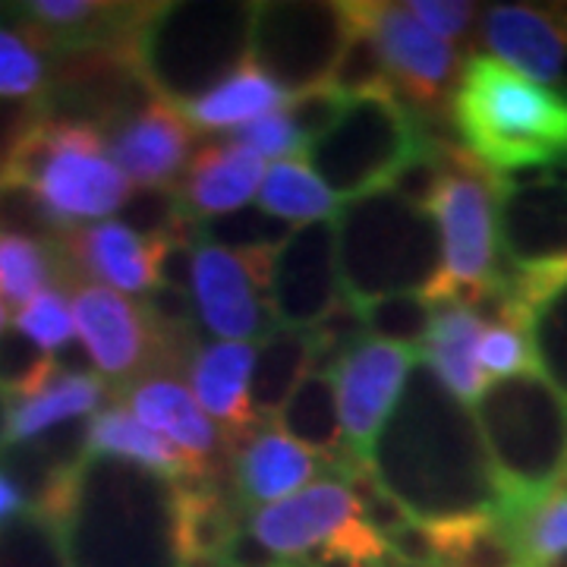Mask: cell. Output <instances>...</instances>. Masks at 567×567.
Wrapping results in <instances>:
<instances>
[{
    "label": "cell",
    "mask_w": 567,
    "mask_h": 567,
    "mask_svg": "<svg viewBox=\"0 0 567 567\" xmlns=\"http://www.w3.org/2000/svg\"><path fill=\"white\" fill-rule=\"evenodd\" d=\"M379 486L420 524H451L505 511L473 410L457 401L423 357L365 454Z\"/></svg>",
    "instance_id": "obj_1"
},
{
    "label": "cell",
    "mask_w": 567,
    "mask_h": 567,
    "mask_svg": "<svg viewBox=\"0 0 567 567\" xmlns=\"http://www.w3.org/2000/svg\"><path fill=\"white\" fill-rule=\"evenodd\" d=\"M70 567H183L177 480L107 454H82L61 517Z\"/></svg>",
    "instance_id": "obj_2"
},
{
    "label": "cell",
    "mask_w": 567,
    "mask_h": 567,
    "mask_svg": "<svg viewBox=\"0 0 567 567\" xmlns=\"http://www.w3.org/2000/svg\"><path fill=\"white\" fill-rule=\"evenodd\" d=\"M451 117L464 152L492 174L567 162V92L527 80L488 54L464 63Z\"/></svg>",
    "instance_id": "obj_3"
},
{
    "label": "cell",
    "mask_w": 567,
    "mask_h": 567,
    "mask_svg": "<svg viewBox=\"0 0 567 567\" xmlns=\"http://www.w3.org/2000/svg\"><path fill=\"white\" fill-rule=\"evenodd\" d=\"M338 268L357 306L391 293H432L442 284V237L432 215L388 189L347 199L334 212Z\"/></svg>",
    "instance_id": "obj_4"
},
{
    "label": "cell",
    "mask_w": 567,
    "mask_h": 567,
    "mask_svg": "<svg viewBox=\"0 0 567 567\" xmlns=\"http://www.w3.org/2000/svg\"><path fill=\"white\" fill-rule=\"evenodd\" d=\"M470 410L505 495V511L567 483V398L536 369L486 382Z\"/></svg>",
    "instance_id": "obj_5"
},
{
    "label": "cell",
    "mask_w": 567,
    "mask_h": 567,
    "mask_svg": "<svg viewBox=\"0 0 567 567\" xmlns=\"http://www.w3.org/2000/svg\"><path fill=\"white\" fill-rule=\"evenodd\" d=\"M252 3H148L136 35V66L164 102H196L249 61Z\"/></svg>",
    "instance_id": "obj_6"
},
{
    "label": "cell",
    "mask_w": 567,
    "mask_h": 567,
    "mask_svg": "<svg viewBox=\"0 0 567 567\" xmlns=\"http://www.w3.org/2000/svg\"><path fill=\"white\" fill-rule=\"evenodd\" d=\"M3 181L29 186L63 227L99 224L130 199V181L111 162L99 130L85 123L41 117L22 136Z\"/></svg>",
    "instance_id": "obj_7"
},
{
    "label": "cell",
    "mask_w": 567,
    "mask_h": 567,
    "mask_svg": "<svg viewBox=\"0 0 567 567\" xmlns=\"http://www.w3.org/2000/svg\"><path fill=\"white\" fill-rule=\"evenodd\" d=\"M423 145L416 114L398 95H365L303 148V162L341 203L385 189L391 174Z\"/></svg>",
    "instance_id": "obj_8"
},
{
    "label": "cell",
    "mask_w": 567,
    "mask_h": 567,
    "mask_svg": "<svg viewBox=\"0 0 567 567\" xmlns=\"http://www.w3.org/2000/svg\"><path fill=\"white\" fill-rule=\"evenodd\" d=\"M447 177L432 218L442 237V284L432 303H473L495 284L498 237H495V174L461 145L445 142Z\"/></svg>",
    "instance_id": "obj_9"
},
{
    "label": "cell",
    "mask_w": 567,
    "mask_h": 567,
    "mask_svg": "<svg viewBox=\"0 0 567 567\" xmlns=\"http://www.w3.org/2000/svg\"><path fill=\"white\" fill-rule=\"evenodd\" d=\"M350 29L347 3H252L249 63L284 95H300L328 82Z\"/></svg>",
    "instance_id": "obj_10"
},
{
    "label": "cell",
    "mask_w": 567,
    "mask_h": 567,
    "mask_svg": "<svg viewBox=\"0 0 567 567\" xmlns=\"http://www.w3.org/2000/svg\"><path fill=\"white\" fill-rule=\"evenodd\" d=\"M495 237L520 275L567 268V181L551 167L495 174Z\"/></svg>",
    "instance_id": "obj_11"
},
{
    "label": "cell",
    "mask_w": 567,
    "mask_h": 567,
    "mask_svg": "<svg viewBox=\"0 0 567 567\" xmlns=\"http://www.w3.org/2000/svg\"><path fill=\"white\" fill-rule=\"evenodd\" d=\"M350 10L369 25L398 99H406L413 111L439 117L454 99L464 70L457 48L423 29L404 3H350Z\"/></svg>",
    "instance_id": "obj_12"
},
{
    "label": "cell",
    "mask_w": 567,
    "mask_h": 567,
    "mask_svg": "<svg viewBox=\"0 0 567 567\" xmlns=\"http://www.w3.org/2000/svg\"><path fill=\"white\" fill-rule=\"evenodd\" d=\"M344 297L338 268L334 215L293 227V234L271 252L265 303L281 328L312 331Z\"/></svg>",
    "instance_id": "obj_13"
},
{
    "label": "cell",
    "mask_w": 567,
    "mask_h": 567,
    "mask_svg": "<svg viewBox=\"0 0 567 567\" xmlns=\"http://www.w3.org/2000/svg\"><path fill=\"white\" fill-rule=\"evenodd\" d=\"M420 357L423 353H413L404 347L363 341L347 353L344 363L338 365L334 388H338L347 445L363 461L404 391L410 365Z\"/></svg>",
    "instance_id": "obj_14"
},
{
    "label": "cell",
    "mask_w": 567,
    "mask_h": 567,
    "mask_svg": "<svg viewBox=\"0 0 567 567\" xmlns=\"http://www.w3.org/2000/svg\"><path fill=\"white\" fill-rule=\"evenodd\" d=\"M189 297L205 331L224 341L249 344L278 328L244 259L221 246H196Z\"/></svg>",
    "instance_id": "obj_15"
},
{
    "label": "cell",
    "mask_w": 567,
    "mask_h": 567,
    "mask_svg": "<svg viewBox=\"0 0 567 567\" xmlns=\"http://www.w3.org/2000/svg\"><path fill=\"white\" fill-rule=\"evenodd\" d=\"M70 312L82 350L104 379H130L155 347L145 312L111 287L95 281L76 284Z\"/></svg>",
    "instance_id": "obj_16"
},
{
    "label": "cell",
    "mask_w": 567,
    "mask_h": 567,
    "mask_svg": "<svg viewBox=\"0 0 567 567\" xmlns=\"http://www.w3.org/2000/svg\"><path fill=\"white\" fill-rule=\"evenodd\" d=\"M111 162L140 186H171L181 177L193 148V126L177 104L152 99L142 111L102 133Z\"/></svg>",
    "instance_id": "obj_17"
},
{
    "label": "cell",
    "mask_w": 567,
    "mask_h": 567,
    "mask_svg": "<svg viewBox=\"0 0 567 567\" xmlns=\"http://www.w3.org/2000/svg\"><path fill=\"white\" fill-rule=\"evenodd\" d=\"M480 39L492 51L488 58L539 85L567 76V13L527 3H495L483 13Z\"/></svg>",
    "instance_id": "obj_18"
},
{
    "label": "cell",
    "mask_w": 567,
    "mask_h": 567,
    "mask_svg": "<svg viewBox=\"0 0 567 567\" xmlns=\"http://www.w3.org/2000/svg\"><path fill=\"white\" fill-rule=\"evenodd\" d=\"M357 502L341 480H316L300 492L252 514V533L287 561L309 548L331 543L341 529L357 520Z\"/></svg>",
    "instance_id": "obj_19"
},
{
    "label": "cell",
    "mask_w": 567,
    "mask_h": 567,
    "mask_svg": "<svg viewBox=\"0 0 567 567\" xmlns=\"http://www.w3.org/2000/svg\"><path fill=\"white\" fill-rule=\"evenodd\" d=\"M126 410L145 429L162 435L171 447H177L186 461L205 470V461L218 454L221 432L208 420L193 391L174 375H148L126 388Z\"/></svg>",
    "instance_id": "obj_20"
},
{
    "label": "cell",
    "mask_w": 567,
    "mask_h": 567,
    "mask_svg": "<svg viewBox=\"0 0 567 567\" xmlns=\"http://www.w3.org/2000/svg\"><path fill=\"white\" fill-rule=\"evenodd\" d=\"M262 177L265 164L259 155L224 140L205 145L189 162L183 181L174 189L181 196L186 215L203 221V218L227 215L252 203L262 186Z\"/></svg>",
    "instance_id": "obj_21"
},
{
    "label": "cell",
    "mask_w": 567,
    "mask_h": 567,
    "mask_svg": "<svg viewBox=\"0 0 567 567\" xmlns=\"http://www.w3.org/2000/svg\"><path fill=\"white\" fill-rule=\"evenodd\" d=\"M66 265L80 268L82 275L99 278L102 287L117 293L145 297L155 287L152 246L136 237L121 221H99L73 227L63 240Z\"/></svg>",
    "instance_id": "obj_22"
},
{
    "label": "cell",
    "mask_w": 567,
    "mask_h": 567,
    "mask_svg": "<svg viewBox=\"0 0 567 567\" xmlns=\"http://www.w3.org/2000/svg\"><path fill=\"white\" fill-rule=\"evenodd\" d=\"M520 328L533 369L567 398V268L546 275H514Z\"/></svg>",
    "instance_id": "obj_23"
},
{
    "label": "cell",
    "mask_w": 567,
    "mask_h": 567,
    "mask_svg": "<svg viewBox=\"0 0 567 567\" xmlns=\"http://www.w3.org/2000/svg\"><path fill=\"white\" fill-rule=\"evenodd\" d=\"M256 347L244 341H212L199 344L193 360L186 365L193 398L199 401L208 420L240 432L252 425V406H249V372H252Z\"/></svg>",
    "instance_id": "obj_24"
},
{
    "label": "cell",
    "mask_w": 567,
    "mask_h": 567,
    "mask_svg": "<svg viewBox=\"0 0 567 567\" xmlns=\"http://www.w3.org/2000/svg\"><path fill=\"white\" fill-rule=\"evenodd\" d=\"M234 470L246 505L265 507L300 492L322 466L316 454H309L284 432L262 429L237 451Z\"/></svg>",
    "instance_id": "obj_25"
},
{
    "label": "cell",
    "mask_w": 567,
    "mask_h": 567,
    "mask_svg": "<svg viewBox=\"0 0 567 567\" xmlns=\"http://www.w3.org/2000/svg\"><path fill=\"white\" fill-rule=\"evenodd\" d=\"M483 331H486V322L466 303H457V300L435 303V322L425 341L423 360L442 379V385L466 406L486 388V372L476 360Z\"/></svg>",
    "instance_id": "obj_26"
},
{
    "label": "cell",
    "mask_w": 567,
    "mask_h": 567,
    "mask_svg": "<svg viewBox=\"0 0 567 567\" xmlns=\"http://www.w3.org/2000/svg\"><path fill=\"white\" fill-rule=\"evenodd\" d=\"M104 382L92 372H66L58 369L51 382L35 391L32 398L10 404V425H7V445L32 442L54 429L70 423H82L92 413H99L104 401Z\"/></svg>",
    "instance_id": "obj_27"
},
{
    "label": "cell",
    "mask_w": 567,
    "mask_h": 567,
    "mask_svg": "<svg viewBox=\"0 0 567 567\" xmlns=\"http://www.w3.org/2000/svg\"><path fill=\"white\" fill-rule=\"evenodd\" d=\"M275 425L287 439L306 447L309 454H322L331 464H344L353 454L344 439V423H341V406H338V388L331 375L309 372L293 394L275 413Z\"/></svg>",
    "instance_id": "obj_28"
},
{
    "label": "cell",
    "mask_w": 567,
    "mask_h": 567,
    "mask_svg": "<svg viewBox=\"0 0 567 567\" xmlns=\"http://www.w3.org/2000/svg\"><path fill=\"white\" fill-rule=\"evenodd\" d=\"M85 454H107L130 464L148 466L171 480H183L199 473V466L186 461L177 447H171L162 435H155L126 410V406H104L85 423Z\"/></svg>",
    "instance_id": "obj_29"
},
{
    "label": "cell",
    "mask_w": 567,
    "mask_h": 567,
    "mask_svg": "<svg viewBox=\"0 0 567 567\" xmlns=\"http://www.w3.org/2000/svg\"><path fill=\"white\" fill-rule=\"evenodd\" d=\"M312 360V331L300 328H275L262 338L252 357L249 372V406L252 416H275L293 388L309 375Z\"/></svg>",
    "instance_id": "obj_30"
},
{
    "label": "cell",
    "mask_w": 567,
    "mask_h": 567,
    "mask_svg": "<svg viewBox=\"0 0 567 567\" xmlns=\"http://www.w3.org/2000/svg\"><path fill=\"white\" fill-rule=\"evenodd\" d=\"M287 102L281 89L246 61L234 76L208 89L196 102L183 104V117L193 130H237Z\"/></svg>",
    "instance_id": "obj_31"
},
{
    "label": "cell",
    "mask_w": 567,
    "mask_h": 567,
    "mask_svg": "<svg viewBox=\"0 0 567 567\" xmlns=\"http://www.w3.org/2000/svg\"><path fill=\"white\" fill-rule=\"evenodd\" d=\"M442 567H529L505 511L435 524Z\"/></svg>",
    "instance_id": "obj_32"
},
{
    "label": "cell",
    "mask_w": 567,
    "mask_h": 567,
    "mask_svg": "<svg viewBox=\"0 0 567 567\" xmlns=\"http://www.w3.org/2000/svg\"><path fill=\"white\" fill-rule=\"evenodd\" d=\"M256 205L293 227L322 221L338 212L334 196L303 158H284L271 164L256 193Z\"/></svg>",
    "instance_id": "obj_33"
},
{
    "label": "cell",
    "mask_w": 567,
    "mask_h": 567,
    "mask_svg": "<svg viewBox=\"0 0 567 567\" xmlns=\"http://www.w3.org/2000/svg\"><path fill=\"white\" fill-rule=\"evenodd\" d=\"M44 54L20 13L17 22H0V102H41L51 73Z\"/></svg>",
    "instance_id": "obj_34"
},
{
    "label": "cell",
    "mask_w": 567,
    "mask_h": 567,
    "mask_svg": "<svg viewBox=\"0 0 567 567\" xmlns=\"http://www.w3.org/2000/svg\"><path fill=\"white\" fill-rule=\"evenodd\" d=\"M181 488V546L183 565L193 558H221L227 539L237 533L234 511L224 505L215 488H189L177 480Z\"/></svg>",
    "instance_id": "obj_35"
},
{
    "label": "cell",
    "mask_w": 567,
    "mask_h": 567,
    "mask_svg": "<svg viewBox=\"0 0 567 567\" xmlns=\"http://www.w3.org/2000/svg\"><path fill=\"white\" fill-rule=\"evenodd\" d=\"M61 271H70L63 249L0 234V300L7 306H25Z\"/></svg>",
    "instance_id": "obj_36"
},
{
    "label": "cell",
    "mask_w": 567,
    "mask_h": 567,
    "mask_svg": "<svg viewBox=\"0 0 567 567\" xmlns=\"http://www.w3.org/2000/svg\"><path fill=\"white\" fill-rule=\"evenodd\" d=\"M347 13H350L353 29H350V35H347L344 48H341V54L331 66L324 85H331L338 95H344L347 102L365 99V95H398L385 66V58H382L375 39H372L369 25L353 17L350 3H347Z\"/></svg>",
    "instance_id": "obj_37"
},
{
    "label": "cell",
    "mask_w": 567,
    "mask_h": 567,
    "mask_svg": "<svg viewBox=\"0 0 567 567\" xmlns=\"http://www.w3.org/2000/svg\"><path fill=\"white\" fill-rule=\"evenodd\" d=\"M363 309L365 334H372L379 344L404 347L413 353H423L429 331L435 322V303L423 293H391L360 306Z\"/></svg>",
    "instance_id": "obj_38"
},
{
    "label": "cell",
    "mask_w": 567,
    "mask_h": 567,
    "mask_svg": "<svg viewBox=\"0 0 567 567\" xmlns=\"http://www.w3.org/2000/svg\"><path fill=\"white\" fill-rule=\"evenodd\" d=\"M505 514L514 524L517 543L524 548L529 567L548 565L567 555V483L555 486L529 505L511 507Z\"/></svg>",
    "instance_id": "obj_39"
},
{
    "label": "cell",
    "mask_w": 567,
    "mask_h": 567,
    "mask_svg": "<svg viewBox=\"0 0 567 567\" xmlns=\"http://www.w3.org/2000/svg\"><path fill=\"white\" fill-rule=\"evenodd\" d=\"M196 234L208 240V246H221L234 256H252V252H275L293 234V224L268 215L259 205H244L237 212L196 221Z\"/></svg>",
    "instance_id": "obj_40"
},
{
    "label": "cell",
    "mask_w": 567,
    "mask_h": 567,
    "mask_svg": "<svg viewBox=\"0 0 567 567\" xmlns=\"http://www.w3.org/2000/svg\"><path fill=\"white\" fill-rule=\"evenodd\" d=\"M0 567H70L61 527L35 511L0 524Z\"/></svg>",
    "instance_id": "obj_41"
},
{
    "label": "cell",
    "mask_w": 567,
    "mask_h": 567,
    "mask_svg": "<svg viewBox=\"0 0 567 567\" xmlns=\"http://www.w3.org/2000/svg\"><path fill=\"white\" fill-rule=\"evenodd\" d=\"M117 221L130 227L145 244H162L177 234H196V218L186 215L174 186H142L133 189L130 199L117 212ZM199 237V234H196Z\"/></svg>",
    "instance_id": "obj_42"
},
{
    "label": "cell",
    "mask_w": 567,
    "mask_h": 567,
    "mask_svg": "<svg viewBox=\"0 0 567 567\" xmlns=\"http://www.w3.org/2000/svg\"><path fill=\"white\" fill-rule=\"evenodd\" d=\"M54 372V357L32 344L17 328L0 334V394H7L10 404L32 398L51 382Z\"/></svg>",
    "instance_id": "obj_43"
},
{
    "label": "cell",
    "mask_w": 567,
    "mask_h": 567,
    "mask_svg": "<svg viewBox=\"0 0 567 567\" xmlns=\"http://www.w3.org/2000/svg\"><path fill=\"white\" fill-rule=\"evenodd\" d=\"M447 177V158H445V142L423 140V145L406 158L391 181L385 183L388 193H394L401 203L420 208L425 215L435 212L442 186Z\"/></svg>",
    "instance_id": "obj_44"
},
{
    "label": "cell",
    "mask_w": 567,
    "mask_h": 567,
    "mask_svg": "<svg viewBox=\"0 0 567 567\" xmlns=\"http://www.w3.org/2000/svg\"><path fill=\"white\" fill-rule=\"evenodd\" d=\"M13 328L25 334L29 341L41 350H48L51 357L61 353L63 347L73 344V312L66 303V293L61 287H44L41 293H35L25 306L17 309L13 316Z\"/></svg>",
    "instance_id": "obj_45"
},
{
    "label": "cell",
    "mask_w": 567,
    "mask_h": 567,
    "mask_svg": "<svg viewBox=\"0 0 567 567\" xmlns=\"http://www.w3.org/2000/svg\"><path fill=\"white\" fill-rule=\"evenodd\" d=\"M227 140L240 148H249L252 155L259 158H293V155H303V140L297 136L293 123L284 111H271V114H262L256 121L244 123L237 130H230Z\"/></svg>",
    "instance_id": "obj_46"
},
{
    "label": "cell",
    "mask_w": 567,
    "mask_h": 567,
    "mask_svg": "<svg viewBox=\"0 0 567 567\" xmlns=\"http://www.w3.org/2000/svg\"><path fill=\"white\" fill-rule=\"evenodd\" d=\"M476 360H480V369L486 375H495V379H507V375L533 369L524 328H517V324H488L483 338H480Z\"/></svg>",
    "instance_id": "obj_47"
},
{
    "label": "cell",
    "mask_w": 567,
    "mask_h": 567,
    "mask_svg": "<svg viewBox=\"0 0 567 567\" xmlns=\"http://www.w3.org/2000/svg\"><path fill=\"white\" fill-rule=\"evenodd\" d=\"M344 104V95H338L331 85H316L309 92L290 95L284 114L290 117V123H293V130L303 140V145H309V142L319 140L324 130H331V123L341 117Z\"/></svg>",
    "instance_id": "obj_48"
},
{
    "label": "cell",
    "mask_w": 567,
    "mask_h": 567,
    "mask_svg": "<svg viewBox=\"0 0 567 567\" xmlns=\"http://www.w3.org/2000/svg\"><path fill=\"white\" fill-rule=\"evenodd\" d=\"M142 312L152 324V331L162 334V338H186L189 328H193V319H196L193 300L181 290H171V287H162V284H155L145 293Z\"/></svg>",
    "instance_id": "obj_49"
},
{
    "label": "cell",
    "mask_w": 567,
    "mask_h": 567,
    "mask_svg": "<svg viewBox=\"0 0 567 567\" xmlns=\"http://www.w3.org/2000/svg\"><path fill=\"white\" fill-rule=\"evenodd\" d=\"M152 265H155V284L189 297L193 265H196V234H177L162 244H152Z\"/></svg>",
    "instance_id": "obj_50"
},
{
    "label": "cell",
    "mask_w": 567,
    "mask_h": 567,
    "mask_svg": "<svg viewBox=\"0 0 567 567\" xmlns=\"http://www.w3.org/2000/svg\"><path fill=\"white\" fill-rule=\"evenodd\" d=\"M404 7L423 29L445 41L466 35V29L476 20V7L464 3V0H413Z\"/></svg>",
    "instance_id": "obj_51"
},
{
    "label": "cell",
    "mask_w": 567,
    "mask_h": 567,
    "mask_svg": "<svg viewBox=\"0 0 567 567\" xmlns=\"http://www.w3.org/2000/svg\"><path fill=\"white\" fill-rule=\"evenodd\" d=\"M388 551L410 567H442V548H439V533L432 524L410 520L406 527L391 533L385 539Z\"/></svg>",
    "instance_id": "obj_52"
},
{
    "label": "cell",
    "mask_w": 567,
    "mask_h": 567,
    "mask_svg": "<svg viewBox=\"0 0 567 567\" xmlns=\"http://www.w3.org/2000/svg\"><path fill=\"white\" fill-rule=\"evenodd\" d=\"M41 117V102H0V183L13 162V152L22 136Z\"/></svg>",
    "instance_id": "obj_53"
},
{
    "label": "cell",
    "mask_w": 567,
    "mask_h": 567,
    "mask_svg": "<svg viewBox=\"0 0 567 567\" xmlns=\"http://www.w3.org/2000/svg\"><path fill=\"white\" fill-rule=\"evenodd\" d=\"M221 565L227 567H284L290 565L287 558L281 555H275L271 548L265 546L262 539L252 533V529H240L227 539V546H224L221 558H218Z\"/></svg>",
    "instance_id": "obj_54"
},
{
    "label": "cell",
    "mask_w": 567,
    "mask_h": 567,
    "mask_svg": "<svg viewBox=\"0 0 567 567\" xmlns=\"http://www.w3.org/2000/svg\"><path fill=\"white\" fill-rule=\"evenodd\" d=\"M20 511H25V502H22L20 488L13 486V483L0 473V524H3L7 517L20 514Z\"/></svg>",
    "instance_id": "obj_55"
},
{
    "label": "cell",
    "mask_w": 567,
    "mask_h": 567,
    "mask_svg": "<svg viewBox=\"0 0 567 567\" xmlns=\"http://www.w3.org/2000/svg\"><path fill=\"white\" fill-rule=\"evenodd\" d=\"M316 567H363L360 561H353L350 555L344 551H331V548L324 546V558H319V565Z\"/></svg>",
    "instance_id": "obj_56"
},
{
    "label": "cell",
    "mask_w": 567,
    "mask_h": 567,
    "mask_svg": "<svg viewBox=\"0 0 567 567\" xmlns=\"http://www.w3.org/2000/svg\"><path fill=\"white\" fill-rule=\"evenodd\" d=\"M7 425H10V398L0 394V447L7 445Z\"/></svg>",
    "instance_id": "obj_57"
},
{
    "label": "cell",
    "mask_w": 567,
    "mask_h": 567,
    "mask_svg": "<svg viewBox=\"0 0 567 567\" xmlns=\"http://www.w3.org/2000/svg\"><path fill=\"white\" fill-rule=\"evenodd\" d=\"M7 319H10V312H7V303L0 300V334L7 331Z\"/></svg>",
    "instance_id": "obj_58"
},
{
    "label": "cell",
    "mask_w": 567,
    "mask_h": 567,
    "mask_svg": "<svg viewBox=\"0 0 567 567\" xmlns=\"http://www.w3.org/2000/svg\"><path fill=\"white\" fill-rule=\"evenodd\" d=\"M365 567H394V555L388 551V555H385V558H382V561H375V565H365Z\"/></svg>",
    "instance_id": "obj_59"
},
{
    "label": "cell",
    "mask_w": 567,
    "mask_h": 567,
    "mask_svg": "<svg viewBox=\"0 0 567 567\" xmlns=\"http://www.w3.org/2000/svg\"><path fill=\"white\" fill-rule=\"evenodd\" d=\"M539 567H567V555H561V558H555V561H548V565H539Z\"/></svg>",
    "instance_id": "obj_60"
},
{
    "label": "cell",
    "mask_w": 567,
    "mask_h": 567,
    "mask_svg": "<svg viewBox=\"0 0 567 567\" xmlns=\"http://www.w3.org/2000/svg\"><path fill=\"white\" fill-rule=\"evenodd\" d=\"M212 567H227V565H221V561H218V565H212Z\"/></svg>",
    "instance_id": "obj_61"
},
{
    "label": "cell",
    "mask_w": 567,
    "mask_h": 567,
    "mask_svg": "<svg viewBox=\"0 0 567 567\" xmlns=\"http://www.w3.org/2000/svg\"><path fill=\"white\" fill-rule=\"evenodd\" d=\"M284 567H297V565H293V561H290V565H284Z\"/></svg>",
    "instance_id": "obj_62"
}]
</instances>
